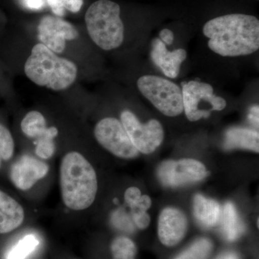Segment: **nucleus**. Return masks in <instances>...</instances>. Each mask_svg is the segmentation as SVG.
Masks as SVG:
<instances>
[{"label":"nucleus","mask_w":259,"mask_h":259,"mask_svg":"<svg viewBox=\"0 0 259 259\" xmlns=\"http://www.w3.org/2000/svg\"><path fill=\"white\" fill-rule=\"evenodd\" d=\"M202 33L213 54L223 58L244 57L259 50V20L242 13L221 15L204 24Z\"/></svg>","instance_id":"nucleus-1"},{"label":"nucleus","mask_w":259,"mask_h":259,"mask_svg":"<svg viewBox=\"0 0 259 259\" xmlns=\"http://www.w3.org/2000/svg\"><path fill=\"white\" fill-rule=\"evenodd\" d=\"M60 187L63 202L75 211L88 209L96 198L98 182L95 168L81 153H66L61 161Z\"/></svg>","instance_id":"nucleus-2"},{"label":"nucleus","mask_w":259,"mask_h":259,"mask_svg":"<svg viewBox=\"0 0 259 259\" xmlns=\"http://www.w3.org/2000/svg\"><path fill=\"white\" fill-rule=\"evenodd\" d=\"M27 77L35 84L60 91L73 84L78 69L72 61L59 57L42 44L32 48L24 66Z\"/></svg>","instance_id":"nucleus-3"},{"label":"nucleus","mask_w":259,"mask_h":259,"mask_svg":"<svg viewBox=\"0 0 259 259\" xmlns=\"http://www.w3.org/2000/svg\"><path fill=\"white\" fill-rule=\"evenodd\" d=\"M85 23L89 35L102 50H115L123 44L125 28L117 3L110 0L95 2L87 11Z\"/></svg>","instance_id":"nucleus-4"},{"label":"nucleus","mask_w":259,"mask_h":259,"mask_svg":"<svg viewBox=\"0 0 259 259\" xmlns=\"http://www.w3.org/2000/svg\"><path fill=\"white\" fill-rule=\"evenodd\" d=\"M140 94L158 112L166 117H178L184 113L182 87L160 75L146 74L136 82Z\"/></svg>","instance_id":"nucleus-5"},{"label":"nucleus","mask_w":259,"mask_h":259,"mask_svg":"<svg viewBox=\"0 0 259 259\" xmlns=\"http://www.w3.org/2000/svg\"><path fill=\"white\" fill-rule=\"evenodd\" d=\"M184 113L191 122H197L210 117L213 112L226 108L228 102L218 95L210 83L190 80L182 85Z\"/></svg>","instance_id":"nucleus-6"},{"label":"nucleus","mask_w":259,"mask_h":259,"mask_svg":"<svg viewBox=\"0 0 259 259\" xmlns=\"http://www.w3.org/2000/svg\"><path fill=\"white\" fill-rule=\"evenodd\" d=\"M120 121L131 142L139 153L151 154L164 140L163 125L156 119L142 122L134 112L125 110L121 112Z\"/></svg>","instance_id":"nucleus-7"},{"label":"nucleus","mask_w":259,"mask_h":259,"mask_svg":"<svg viewBox=\"0 0 259 259\" xmlns=\"http://www.w3.org/2000/svg\"><path fill=\"white\" fill-rule=\"evenodd\" d=\"M95 139L114 156L124 159L138 157L139 151L131 142L120 120L112 117L102 119L94 130Z\"/></svg>","instance_id":"nucleus-8"},{"label":"nucleus","mask_w":259,"mask_h":259,"mask_svg":"<svg viewBox=\"0 0 259 259\" xmlns=\"http://www.w3.org/2000/svg\"><path fill=\"white\" fill-rule=\"evenodd\" d=\"M208 175L202 162L192 158L162 162L158 168L160 182L168 187H179L204 180Z\"/></svg>","instance_id":"nucleus-9"},{"label":"nucleus","mask_w":259,"mask_h":259,"mask_svg":"<svg viewBox=\"0 0 259 259\" xmlns=\"http://www.w3.org/2000/svg\"><path fill=\"white\" fill-rule=\"evenodd\" d=\"M37 30L40 44L57 54L64 51L66 40H74L79 35L76 29L69 22L51 15L41 19Z\"/></svg>","instance_id":"nucleus-10"},{"label":"nucleus","mask_w":259,"mask_h":259,"mask_svg":"<svg viewBox=\"0 0 259 259\" xmlns=\"http://www.w3.org/2000/svg\"><path fill=\"white\" fill-rule=\"evenodd\" d=\"M187 218L180 209L166 207L161 211L158 221V236L163 245L173 247L178 244L187 234Z\"/></svg>","instance_id":"nucleus-11"},{"label":"nucleus","mask_w":259,"mask_h":259,"mask_svg":"<svg viewBox=\"0 0 259 259\" xmlns=\"http://www.w3.org/2000/svg\"><path fill=\"white\" fill-rule=\"evenodd\" d=\"M49 166L45 162L23 155L13 163L10 170V179L19 190H30L37 181L47 176Z\"/></svg>","instance_id":"nucleus-12"},{"label":"nucleus","mask_w":259,"mask_h":259,"mask_svg":"<svg viewBox=\"0 0 259 259\" xmlns=\"http://www.w3.org/2000/svg\"><path fill=\"white\" fill-rule=\"evenodd\" d=\"M151 56L153 64L161 70L165 77L175 79L180 75L182 65L187 59V52L183 48L169 51L158 38L153 42Z\"/></svg>","instance_id":"nucleus-13"},{"label":"nucleus","mask_w":259,"mask_h":259,"mask_svg":"<svg viewBox=\"0 0 259 259\" xmlns=\"http://www.w3.org/2000/svg\"><path fill=\"white\" fill-rule=\"evenodd\" d=\"M25 218L23 207L0 190V234L10 233L21 226Z\"/></svg>","instance_id":"nucleus-14"},{"label":"nucleus","mask_w":259,"mask_h":259,"mask_svg":"<svg viewBox=\"0 0 259 259\" xmlns=\"http://www.w3.org/2000/svg\"><path fill=\"white\" fill-rule=\"evenodd\" d=\"M193 210L196 219L207 228L215 226L221 221L222 209L215 200L206 198L201 194L194 197Z\"/></svg>","instance_id":"nucleus-15"},{"label":"nucleus","mask_w":259,"mask_h":259,"mask_svg":"<svg viewBox=\"0 0 259 259\" xmlns=\"http://www.w3.org/2000/svg\"><path fill=\"white\" fill-rule=\"evenodd\" d=\"M226 149L249 150L259 152V135L258 131L243 127H233L228 130L224 144Z\"/></svg>","instance_id":"nucleus-16"},{"label":"nucleus","mask_w":259,"mask_h":259,"mask_svg":"<svg viewBox=\"0 0 259 259\" xmlns=\"http://www.w3.org/2000/svg\"><path fill=\"white\" fill-rule=\"evenodd\" d=\"M222 231L226 239L234 241L244 233L245 226L234 204L227 202L223 207L221 218Z\"/></svg>","instance_id":"nucleus-17"},{"label":"nucleus","mask_w":259,"mask_h":259,"mask_svg":"<svg viewBox=\"0 0 259 259\" xmlns=\"http://www.w3.org/2000/svg\"><path fill=\"white\" fill-rule=\"evenodd\" d=\"M47 121L40 112L31 111L24 117L21 130L30 139H40L47 131Z\"/></svg>","instance_id":"nucleus-18"},{"label":"nucleus","mask_w":259,"mask_h":259,"mask_svg":"<svg viewBox=\"0 0 259 259\" xmlns=\"http://www.w3.org/2000/svg\"><path fill=\"white\" fill-rule=\"evenodd\" d=\"M212 248L210 240L206 238H199L174 259H207Z\"/></svg>","instance_id":"nucleus-19"},{"label":"nucleus","mask_w":259,"mask_h":259,"mask_svg":"<svg viewBox=\"0 0 259 259\" xmlns=\"http://www.w3.org/2000/svg\"><path fill=\"white\" fill-rule=\"evenodd\" d=\"M111 252L113 259H136L137 248L129 238L119 236L112 242Z\"/></svg>","instance_id":"nucleus-20"},{"label":"nucleus","mask_w":259,"mask_h":259,"mask_svg":"<svg viewBox=\"0 0 259 259\" xmlns=\"http://www.w3.org/2000/svg\"><path fill=\"white\" fill-rule=\"evenodd\" d=\"M39 245V241L34 235L23 237L10 250L7 259H25L31 254Z\"/></svg>","instance_id":"nucleus-21"},{"label":"nucleus","mask_w":259,"mask_h":259,"mask_svg":"<svg viewBox=\"0 0 259 259\" xmlns=\"http://www.w3.org/2000/svg\"><path fill=\"white\" fill-rule=\"evenodd\" d=\"M58 135V130L55 127H49L44 136L37 139L35 153L37 156L44 159H48L54 155L55 145L54 139Z\"/></svg>","instance_id":"nucleus-22"},{"label":"nucleus","mask_w":259,"mask_h":259,"mask_svg":"<svg viewBox=\"0 0 259 259\" xmlns=\"http://www.w3.org/2000/svg\"><path fill=\"white\" fill-rule=\"evenodd\" d=\"M53 13L58 17L64 16L66 10L78 13L82 7L83 0H47Z\"/></svg>","instance_id":"nucleus-23"},{"label":"nucleus","mask_w":259,"mask_h":259,"mask_svg":"<svg viewBox=\"0 0 259 259\" xmlns=\"http://www.w3.org/2000/svg\"><path fill=\"white\" fill-rule=\"evenodd\" d=\"M14 149V140L9 130L0 125V158L2 161H9L13 157Z\"/></svg>","instance_id":"nucleus-24"},{"label":"nucleus","mask_w":259,"mask_h":259,"mask_svg":"<svg viewBox=\"0 0 259 259\" xmlns=\"http://www.w3.org/2000/svg\"><path fill=\"white\" fill-rule=\"evenodd\" d=\"M132 217L136 226L140 229H146L151 223V217L149 214L144 211L132 212Z\"/></svg>","instance_id":"nucleus-25"},{"label":"nucleus","mask_w":259,"mask_h":259,"mask_svg":"<svg viewBox=\"0 0 259 259\" xmlns=\"http://www.w3.org/2000/svg\"><path fill=\"white\" fill-rule=\"evenodd\" d=\"M141 195L142 194H141V190L138 187H130L125 191L124 198H125L126 203L131 207L139 200Z\"/></svg>","instance_id":"nucleus-26"},{"label":"nucleus","mask_w":259,"mask_h":259,"mask_svg":"<svg viewBox=\"0 0 259 259\" xmlns=\"http://www.w3.org/2000/svg\"><path fill=\"white\" fill-rule=\"evenodd\" d=\"M151 205H152V201L149 196L141 195L139 200L134 205L131 206V208L132 211H145L146 212L151 207Z\"/></svg>","instance_id":"nucleus-27"},{"label":"nucleus","mask_w":259,"mask_h":259,"mask_svg":"<svg viewBox=\"0 0 259 259\" xmlns=\"http://www.w3.org/2000/svg\"><path fill=\"white\" fill-rule=\"evenodd\" d=\"M159 39L167 47H170L175 42V33L170 29H163L159 32Z\"/></svg>","instance_id":"nucleus-28"},{"label":"nucleus","mask_w":259,"mask_h":259,"mask_svg":"<svg viewBox=\"0 0 259 259\" xmlns=\"http://www.w3.org/2000/svg\"><path fill=\"white\" fill-rule=\"evenodd\" d=\"M47 0H21L24 8L31 10L42 9L46 5Z\"/></svg>","instance_id":"nucleus-29"},{"label":"nucleus","mask_w":259,"mask_h":259,"mask_svg":"<svg viewBox=\"0 0 259 259\" xmlns=\"http://www.w3.org/2000/svg\"><path fill=\"white\" fill-rule=\"evenodd\" d=\"M248 120L255 127H258V106L252 107L248 114Z\"/></svg>","instance_id":"nucleus-30"},{"label":"nucleus","mask_w":259,"mask_h":259,"mask_svg":"<svg viewBox=\"0 0 259 259\" xmlns=\"http://www.w3.org/2000/svg\"><path fill=\"white\" fill-rule=\"evenodd\" d=\"M217 259H239V256L233 252H228V253L220 255Z\"/></svg>","instance_id":"nucleus-31"},{"label":"nucleus","mask_w":259,"mask_h":259,"mask_svg":"<svg viewBox=\"0 0 259 259\" xmlns=\"http://www.w3.org/2000/svg\"><path fill=\"white\" fill-rule=\"evenodd\" d=\"M1 164H2V160H1V158H0V167H1Z\"/></svg>","instance_id":"nucleus-32"}]
</instances>
